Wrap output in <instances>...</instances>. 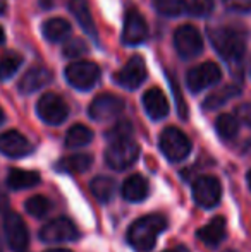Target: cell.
<instances>
[{
	"instance_id": "obj_36",
	"label": "cell",
	"mask_w": 251,
	"mask_h": 252,
	"mask_svg": "<svg viewBox=\"0 0 251 252\" xmlns=\"http://www.w3.org/2000/svg\"><path fill=\"white\" fill-rule=\"evenodd\" d=\"M5 9H7V0H0V16L5 12Z\"/></svg>"
},
{
	"instance_id": "obj_24",
	"label": "cell",
	"mask_w": 251,
	"mask_h": 252,
	"mask_svg": "<svg viewBox=\"0 0 251 252\" xmlns=\"http://www.w3.org/2000/svg\"><path fill=\"white\" fill-rule=\"evenodd\" d=\"M71 33V24L66 19L61 17H54V19H48L43 24V36L47 38L52 43H59V41L66 40Z\"/></svg>"
},
{
	"instance_id": "obj_37",
	"label": "cell",
	"mask_w": 251,
	"mask_h": 252,
	"mask_svg": "<svg viewBox=\"0 0 251 252\" xmlns=\"http://www.w3.org/2000/svg\"><path fill=\"white\" fill-rule=\"evenodd\" d=\"M165 252H189L186 247H174V249H171V251H165Z\"/></svg>"
},
{
	"instance_id": "obj_22",
	"label": "cell",
	"mask_w": 251,
	"mask_h": 252,
	"mask_svg": "<svg viewBox=\"0 0 251 252\" xmlns=\"http://www.w3.org/2000/svg\"><path fill=\"white\" fill-rule=\"evenodd\" d=\"M91 163H93V156L79 153V155H72V156L62 158L61 161L57 163V170L66 172V173H83L90 168Z\"/></svg>"
},
{
	"instance_id": "obj_1",
	"label": "cell",
	"mask_w": 251,
	"mask_h": 252,
	"mask_svg": "<svg viewBox=\"0 0 251 252\" xmlns=\"http://www.w3.org/2000/svg\"><path fill=\"white\" fill-rule=\"evenodd\" d=\"M167 228V220L162 215H146L131 225L127 240L138 251H151L157 237Z\"/></svg>"
},
{
	"instance_id": "obj_42",
	"label": "cell",
	"mask_w": 251,
	"mask_h": 252,
	"mask_svg": "<svg viewBox=\"0 0 251 252\" xmlns=\"http://www.w3.org/2000/svg\"><path fill=\"white\" fill-rule=\"evenodd\" d=\"M225 252H236V251H232V249H229V251H225Z\"/></svg>"
},
{
	"instance_id": "obj_43",
	"label": "cell",
	"mask_w": 251,
	"mask_h": 252,
	"mask_svg": "<svg viewBox=\"0 0 251 252\" xmlns=\"http://www.w3.org/2000/svg\"><path fill=\"white\" fill-rule=\"evenodd\" d=\"M0 252H2V244H0Z\"/></svg>"
},
{
	"instance_id": "obj_15",
	"label": "cell",
	"mask_w": 251,
	"mask_h": 252,
	"mask_svg": "<svg viewBox=\"0 0 251 252\" xmlns=\"http://www.w3.org/2000/svg\"><path fill=\"white\" fill-rule=\"evenodd\" d=\"M33 151V146L30 141L19 134L17 130H7V132L0 134V153L10 158H21L26 156Z\"/></svg>"
},
{
	"instance_id": "obj_31",
	"label": "cell",
	"mask_w": 251,
	"mask_h": 252,
	"mask_svg": "<svg viewBox=\"0 0 251 252\" xmlns=\"http://www.w3.org/2000/svg\"><path fill=\"white\" fill-rule=\"evenodd\" d=\"M186 10L191 16L205 17L214 10V0H189V3L186 5Z\"/></svg>"
},
{
	"instance_id": "obj_32",
	"label": "cell",
	"mask_w": 251,
	"mask_h": 252,
	"mask_svg": "<svg viewBox=\"0 0 251 252\" xmlns=\"http://www.w3.org/2000/svg\"><path fill=\"white\" fill-rule=\"evenodd\" d=\"M64 55L69 57V59H74V57H81L84 53H88V45L84 43L79 38H74V40H69L66 45H64Z\"/></svg>"
},
{
	"instance_id": "obj_40",
	"label": "cell",
	"mask_w": 251,
	"mask_h": 252,
	"mask_svg": "<svg viewBox=\"0 0 251 252\" xmlns=\"http://www.w3.org/2000/svg\"><path fill=\"white\" fill-rule=\"evenodd\" d=\"M3 120H5V115H3L2 108H0V124H2V122H3Z\"/></svg>"
},
{
	"instance_id": "obj_18",
	"label": "cell",
	"mask_w": 251,
	"mask_h": 252,
	"mask_svg": "<svg viewBox=\"0 0 251 252\" xmlns=\"http://www.w3.org/2000/svg\"><path fill=\"white\" fill-rule=\"evenodd\" d=\"M225 237V220L222 216L214 218L210 223L203 226L198 232V239L208 247H217Z\"/></svg>"
},
{
	"instance_id": "obj_16",
	"label": "cell",
	"mask_w": 251,
	"mask_h": 252,
	"mask_svg": "<svg viewBox=\"0 0 251 252\" xmlns=\"http://www.w3.org/2000/svg\"><path fill=\"white\" fill-rule=\"evenodd\" d=\"M52 79H54V76H52V72L48 69H45V67H31L23 76V79L19 81V91L24 94L35 93V91L50 84Z\"/></svg>"
},
{
	"instance_id": "obj_2",
	"label": "cell",
	"mask_w": 251,
	"mask_h": 252,
	"mask_svg": "<svg viewBox=\"0 0 251 252\" xmlns=\"http://www.w3.org/2000/svg\"><path fill=\"white\" fill-rule=\"evenodd\" d=\"M208 36H210L212 43H214L215 50L224 60L234 62V60H241L246 50V36L243 31L236 30V28H210L208 30Z\"/></svg>"
},
{
	"instance_id": "obj_39",
	"label": "cell",
	"mask_w": 251,
	"mask_h": 252,
	"mask_svg": "<svg viewBox=\"0 0 251 252\" xmlns=\"http://www.w3.org/2000/svg\"><path fill=\"white\" fill-rule=\"evenodd\" d=\"M47 252H71V251H67V249H50Z\"/></svg>"
},
{
	"instance_id": "obj_8",
	"label": "cell",
	"mask_w": 251,
	"mask_h": 252,
	"mask_svg": "<svg viewBox=\"0 0 251 252\" xmlns=\"http://www.w3.org/2000/svg\"><path fill=\"white\" fill-rule=\"evenodd\" d=\"M174 45L176 50L182 59H193L198 57L203 50V40H201L200 33L194 26L186 24L176 30L174 33Z\"/></svg>"
},
{
	"instance_id": "obj_6",
	"label": "cell",
	"mask_w": 251,
	"mask_h": 252,
	"mask_svg": "<svg viewBox=\"0 0 251 252\" xmlns=\"http://www.w3.org/2000/svg\"><path fill=\"white\" fill-rule=\"evenodd\" d=\"M36 112L40 119L48 126H61L64 120L69 115V108H67L66 101L62 100L59 94L47 93L38 100L36 103Z\"/></svg>"
},
{
	"instance_id": "obj_5",
	"label": "cell",
	"mask_w": 251,
	"mask_h": 252,
	"mask_svg": "<svg viewBox=\"0 0 251 252\" xmlns=\"http://www.w3.org/2000/svg\"><path fill=\"white\" fill-rule=\"evenodd\" d=\"M160 150L171 161H181L191 151V141L176 127H167L160 134Z\"/></svg>"
},
{
	"instance_id": "obj_30",
	"label": "cell",
	"mask_w": 251,
	"mask_h": 252,
	"mask_svg": "<svg viewBox=\"0 0 251 252\" xmlns=\"http://www.w3.org/2000/svg\"><path fill=\"white\" fill-rule=\"evenodd\" d=\"M24 208H26V211L30 213L31 216H35V218H43L52 209V204L45 196H33L26 201Z\"/></svg>"
},
{
	"instance_id": "obj_14",
	"label": "cell",
	"mask_w": 251,
	"mask_h": 252,
	"mask_svg": "<svg viewBox=\"0 0 251 252\" xmlns=\"http://www.w3.org/2000/svg\"><path fill=\"white\" fill-rule=\"evenodd\" d=\"M148 38V26L144 17L136 9L127 10L122 30V41L126 45H141Z\"/></svg>"
},
{
	"instance_id": "obj_38",
	"label": "cell",
	"mask_w": 251,
	"mask_h": 252,
	"mask_svg": "<svg viewBox=\"0 0 251 252\" xmlns=\"http://www.w3.org/2000/svg\"><path fill=\"white\" fill-rule=\"evenodd\" d=\"M5 41V33H3V30L0 28V43H3Z\"/></svg>"
},
{
	"instance_id": "obj_21",
	"label": "cell",
	"mask_w": 251,
	"mask_h": 252,
	"mask_svg": "<svg viewBox=\"0 0 251 252\" xmlns=\"http://www.w3.org/2000/svg\"><path fill=\"white\" fill-rule=\"evenodd\" d=\"M241 94V88L238 84H227V86H222L220 90L214 91L212 94H208L207 100L203 101L205 110H215L220 108L222 105H225L229 100L239 96Z\"/></svg>"
},
{
	"instance_id": "obj_20",
	"label": "cell",
	"mask_w": 251,
	"mask_h": 252,
	"mask_svg": "<svg viewBox=\"0 0 251 252\" xmlns=\"http://www.w3.org/2000/svg\"><path fill=\"white\" fill-rule=\"evenodd\" d=\"M40 184V173L31 172V170H21L12 168L7 175V187L14 190L21 189H30V187Z\"/></svg>"
},
{
	"instance_id": "obj_4",
	"label": "cell",
	"mask_w": 251,
	"mask_h": 252,
	"mask_svg": "<svg viewBox=\"0 0 251 252\" xmlns=\"http://www.w3.org/2000/svg\"><path fill=\"white\" fill-rule=\"evenodd\" d=\"M98 77H100V69L97 63L90 62V60L74 62L66 69V79L69 81L71 86L81 91L91 90L97 84Z\"/></svg>"
},
{
	"instance_id": "obj_17",
	"label": "cell",
	"mask_w": 251,
	"mask_h": 252,
	"mask_svg": "<svg viewBox=\"0 0 251 252\" xmlns=\"http://www.w3.org/2000/svg\"><path fill=\"white\" fill-rule=\"evenodd\" d=\"M143 105L146 113L151 117L153 120H160L164 119L169 113V101L165 98V94L162 93L158 88H151L146 93L143 94Z\"/></svg>"
},
{
	"instance_id": "obj_13",
	"label": "cell",
	"mask_w": 251,
	"mask_h": 252,
	"mask_svg": "<svg viewBox=\"0 0 251 252\" xmlns=\"http://www.w3.org/2000/svg\"><path fill=\"white\" fill-rule=\"evenodd\" d=\"M3 230H5V237L10 249H26L28 242H30V235H28L26 223L23 221V218L17 213H7L5 218H3Z\"/></svg>"
},
{
	"instance_id": "obj_25",
	"label": "cell",
	"mask_w": 251,
	"mask_h": 252,
	"mask_svg": "<svg viewBox=\"0 0 251 252\" xmlns=\"http://www.w3.org/2000/svg\"><path fill=\"white\" fill-rule=\"evenodd\" d=\"M93 139V132L83 124H76L72 126L66 134V146L67 148H81L86 146Z\"/></svg>"
},
{
	"instance_id": "obj_35",
	"label": "cell",
	"mask_w": 251,
	"mask_h": 252,
	"mask_svg": "<svg viewBox=\"0 0 251 252\" xmlns=\"http://www.w3.org/2000/svg\"><path fill=\"white\" fill-rule=\"evenodd\" d=\"M7 208H9V199H7L5 192L0 189V211H5Z\"/></svg>"
},
{
	"instance_id": "obj_34",
	"label": "cell",
	"mask_w": 251,
	"mask_h": 252,
	"mask_svg": "<svg viewBox=\"0 0 251 252\" xmlns=\"http://www.w3.org/2000/svg\"><path fill=\"white\" fill-rule=\"evenodd\" d=\"M236 113H238V119L241 120L243 124L251 127V103H243V105H239Z\"/></svg>"
},
{
	"instance_id": "obj_28",
	"label": "cell",
	"mask_w": 251,
	"mask_h": 252,
	"mask_svg": "<svg viewBox=\"0 0 251 252\" xmlns=\"http://www.w3.org/2000/svg\"><path fill=\"white\" fill-rule=\"evenodd\" d=\"M153 5L157 12L169 17H178L186 10L184 0H153Z\"/></svg>"
},
{
	"instance_id": "obj_3",
	"label": "cell",
	"mask_w": 251,
	"mask_h": 252,
	"mask_svg": "<svg viewBox=\"0 0 251 252\" xmlns=\"http://www.w3.org/2000/svg\"><path fill=\"white\" fill-rule=\"evenodd\" d=\"M140 156V148L133 139L126 137V139L112 141V144L105 151V159L107 165L114 170H126L131 165H134V161Z\"/></svg>"
},
{
	"instance_id": "obj_26",
	"label": "cell",
	"mask_w": 251,
	"mask_h": 252,
	"mask_svg": "<svg viewBox=\"0 0 251 252\" xmlns=\"http://www.w3.org/2000/svg\"><path fill=\"white\" fill-rule=\"evenodd\" d=\"M91 192L100 202H108L115 194V182L108 177H97L91 180Z\"/></svg>"
},
{
	"instance_id": "obj_27",
	"label": "cell",
	"mask_w": 251,
	"mask_h": 252,
	"mask_svg": "<svg viewBox=\"0 0 251 252\" xmlns=\"http://www.w3.org/2000/svg\"><path fill=\"white\" fill-rule=\"evenodd\" d=\"M215 129H217L218 136H220L222 139H234L239 130V122L234 115L224 113V115L218 117L217 122H215Z\"/></svg>"
},
{
	"instance_id": "obj_41",
	"label": "cell",
	"mask_w": 251,
	"mask_h": 252,
	"mask_svg": "<svg viewBox=\"0 0 251 252\" xmlns=\"http://www.w3.org/2000/svg\"><path fill=\"white\" fill-rule=\"evenodd\" d=\"M248 182H250V187H251V172L248 173Z\"/></svg>"
},
{
	"instance_id": "obj_23",
	"label": "cell",
	"mask_w": 251,
	"mask_h": 252,
	"mask_svg": "<svg viewBox=\"0 0 251 252\" xmlns=\"http://www.w3.org/2000/svg\"><path fill=\"white\" fill-rule=\"evenodd\" d=\"M69 9L72 12V16L77 19V23L81 24V28L86 33H90L91 36H95V23L86 0H69Z\"/></svg>"
},
{
	"instance_id": "obj_11",
	"label": "cell",
	"mask_w": 251,
	"mask_h": 252,
	"mask_svg": "<svg viewBox=\"0 0 251 252\" xmlns=\"http://www.w3.org/2000/svg\"><path fill=\"white\" fill-rule=\"evenodd\" d=\"M144 79H146V65L140 55H133L129 62L117 74H114V81L126 90H136L140 84H143Z\"/></svg>"
},
{
	"instance_id": "obj_29",
	"label": "cell",
	"mask_w": 251,
	"mask_h": 252,
	"mask_svg": "<svg viewBox=\"0 0 251 252\" xmlns=\"http://www.w3.org/2000/svg\"><path fill=\"white\" fill-rule=\"evenodd\" d=\"M23 63V57L19 53H5L0 59V79H9L17 72Z\"/></svg>"
},
{
	"instance_id": "obj_10",
	"label": "cell",
	"mask_w": 251,
	"mask_h": 252,
	"mask_svg": "<svg viewBox=\"0 0 251 252\" xmlns=\"http://www.w3.org/2000/svg\"><path fill=\"white\" fill-rule=\"evenodd\" d=\"M124 110V101L122 98L115 96L110 93H104L98 94L90 105V117L97 122H104V120H110L115 119L119 113Z\"/></svg>"
},
{
	"instance_id": "obj_9",
	"label": "cell",
	"mask_w": 251,
	"mask_h": 252,
	"mask_svg": "<svg viewBox=\"0 0 251 252\" xmlns=\"http://www.w3.org/2000/svg\"><path fill=\"white\" fill-rule=\"evenodd\" d=\"M222 196V189H220V182H218L215 177H200V179L194 182L193 186V197L196 201L198 206L201 208H215L220 201Z\"/></svg>"
},
{
	"instance_id": "obj_33",
	"label": "cell",
	"mask_w": 251,
	"mask_h": 252,
	"mask_svg": "<svg viewBox=\"0 0 251 252\" xmlns=\"http://www.w3.org/2000/svg\"><path fill=\"white\" fill-rule=\"evenodd\" d=\"M131 130H133V127H131L129 122H126V120H121V122H117L114 127H112L110 130L107 132V137L110 141H119V139H126V137L131 136Z\"/></svg>"
},
{
	"instance_id": "obj_12",
	"label": "cell",
	"mask_w": 251,
	"mask_h": 252,
	"mask_svg": "<svg viewBox=\"0 0 251 252\" xmlns=\"http://www.w3.org/2000/svg\"><path fill=\"white\" fill-rule=\"evenodd\" d=\"M77 237H79V233H77L76 225L67 218L52 220L50 223H47V225L40 230V239L48 244L71 242V240H76Z\"/></svg>"
},
{
	"instance_id": "obj_19",
	"label": "cell",
	"mask_w": 251,
	"mask_h": 252,
	"mask_svg": "<svg viewBox=\"0 0 251 252\" xmlns=\"http://www.w3.org/2000/svg\"><path fill=\"white\" fill-rule=\"evenodd\" d=\"M148 190H150V186H148V180L144 177L131 175L122 186V196L126 201L140 202L148 196Z\"/></svg>"
},
{
	"instance_id": "obj_7",
	"label": "cell",
	"mask_w": 251,
	"mask_h": 252,
	"mask_svg": "<svg viewBox=\"0 0 251 252\" xmlns=\"http://www.w3.org/2000/svg\"><path fill=\"white\" fill-rule=\"evenodd\" d=\"M220 77H222V72L217 63L203 62L189 70L188 77H186V83H188V88L193 93H200V91L217 84L218 81H220Z\"/></svg>"
}]
</instances>
